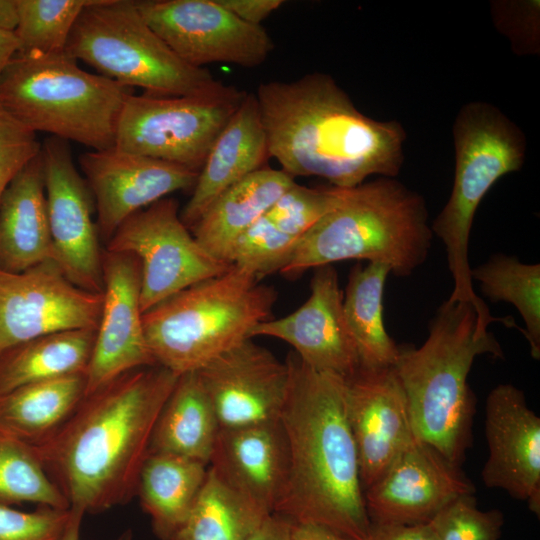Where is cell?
<instances>
[{
  "instance_id": "obj_22",
  "label": "cell",
  "mask_w": 540,
  "mask_h": 540,
  "mask_svg": "<svg viewBox=\"0 0 540 540\" xmlns=\"http://www.w3.org/2000/svg\"><path fill=\"white\" fill-rule=\"evenodd\" d=\"M208 467L262 512L275 513L290 475L289 446L280 419L220 428Z\"/></svg>"
},
{
  "instance_id": "obj_21",
  "label": "cell",
  "mask_w": 540,
  "mask_h": 540,
  "mask_svg": "<svg viewBox=\"0 0 540 540\" xmlns=\"http://www.w3.org/2000/svg\"><path fill=\"white\" fill-rule=\"evenodd\" d=\"M485 435L488 458L482 480L488 488L505 490L540 513V418L523 392L499 384L487 396Z\"/></svg>"
},
{
  "instance_id": "obj_27",
  "label": "cell",
  "mask_w": 540,
  "mask_h": 540,
  "mask_svg": "<svg viewBox=\"0 0 540 540\" xmlns=\"http://www.w3.org/2000/svg\"><path fill=\"white\" fill-rule=\"evenodd\" d=\"M208 465L191 459L150 453L137 483L143 510L155 535L173 540L186 522L207 477Z\"/></svg>"
},
{
  "instance_id": "obj_32",
  "label": "cell",
  "mask_w": 540,
  "mask_h": 540,
  "mask_svg": "<svg viewBox=\"0 0 540 540\" xmlns=\"http://www.w3.org/2000/svg\"><path fill=\"white\" fill-rule=\"evenodd\" d=\"M482 293L492 302L514 305L525 328L522 333L530 346L531 356L540 358V265L526 264L514 256L494 254L485 263L471 268Z\"/></svg>"
},
{
  "instance_id": "obj_44",
  "label": "cell",
  "mask_w": 540,
  "mask_h": 540,
  "mask_svg": "<svg viewBox=\"0 0 540 540\" xmlns=\"http://www.w3.org/2000/svg\"><path fill=\"white\" fill-rule=\"evenodd\" d=\"M290 538L291 540H355L326 526L305 522H291Z\"/></svg>"
},
{
  "instance_id": "obj_33",
  "label": "cell",
  "mask_w": 540,
  "mask_h": 540,
  "mask_svg": "<svg viewBox=\"0 0 540 540\" xmlns=\"http://www.w3.org/2000/svg\"><path fill=\"white\" fill-rule=\"evenodd\" d=\"M35 503L69 509L33 445L0 433V504Z\"/></svg>"
},
{
  "instance_id": "obj_1",
  "label": "cell",
  "mask_w": 540,
  "mask_h": 540,
  "mask_svg": "<svg viewBox=\"0 0 540 540\" xmlns=\"http://www.w3.org/2000/svg\"><path fill=\"white\" fill-rule=\"evenodd\" d=\"M178 377L161 365L124 373L85 395L33 445L69 508L102 512L136 495L155 423Z\"/></svg>"
},
{
  "instance_id": "obj_7",
  "label": "cell",
  "mask_w": 540,
  "mask_h": 540,
  "mask_svg": "<svg viewBox=\"0 0 540 540\" xmlns=\"http://www.w3.org/2000/svg\"><path fill=\"white\" fill-rule=\"evenodd\" d=\"M66 52L16 53L0 79V108L31 131L92 150L114 147L133 89L82 69Z\"/></svg>"
},
{
  "instance_id": "obj_17",
  "label": "cell",
  "mask_w": 540,
  "mask_h": 540,
  "mask_svg": "<svg viewBox=\"0 0 540 540\" xmlns=\"http://www.w3.org/2000/svg\"><path fill=\"white\" fill-rule=\"evenodd\" d=\"M344 385L361 484L366 490L417 438L394 367H359L344 378Z\"/></svg>"
},
{
  "instance_id": "obj_5",
  "label": "cell",
  "mask_w": 540,
  "mask_h": 540,
  "mask_svg": "<svg viewBox=\"0 0 540 540\" xmlns=\"http://www.w3.org/2000/svg\"><path fill=\"white\" fill-rule=\"evenodd\" d=\"M433 232L425 199L392 177L346 188L340 202L298 241L280 271L297 277L345 260L386 264L398 277L421 266Z\"/></svg>"
},
{
  "instance_id": "obj_36",
  "label": "cell",
  "mask_w": 540,
  "mask_h": 540,
  "mask_svg": "<svg viewBox=\"0 0 540 540\" xmlns=\"http://www.w3.org/2000/svg\"><path fill=\"white\" fill-rule=\"evenodd\" d=\"M346 188L307 187L296 181L265 216L282 232L298 240L342 199Z\"/></svg>"
},
{
  "instance_id": "obj_13",
  "label": "cell",
  "mask_w": 540,
  "mask_h": 540,
  "mask_svg": "<svg viewBox=\"0 0 540 540\" xmlns=\"http://www.w3.org/2000/svg\"><path fill=\"white\" fill-rule=\"evenodd\" d=\"M47 212L54 262L75 286L102 294L104 248L94 220L91 191L73 162L69 142H41Z\"/></svg>"
},
{
  "instance_id": "obj_30",
  "label": "cell",
  "mask_w": 540,
  "mask_h": 540,
  "mask_svg": "<svg viewBox=\"0 0 540 540\" xmlns=\"http://www.w3.org/2000/svg\"><path fill=\"white\" fill-rule=\"evenodd\" d=\"M390 268L380 262L357 263L343 295L344 316L354 341L359 367H394L399 346L386 331L383 295Z\"/></svg>"
},
{
  "instance_id": "obj_41",
  "label": "cell",
  "mask_w": 540,
  "mask_h": 540,
  "mask_svg": "<svg viewBox=\"0 0 540 540\" xmlns=\"http://www.w3.org/2000/svg\"><path fill=\"white\" fill-rule=\"evenodd\" d=\"M239 19L262 26V22L285 4L284 0H217Z\"/></svg>"
},
{
  "instance_id": "obj_25",
  "label": "cell",
  "mask_w": 540,
  "mask_h": 540,
  "mask_svg": "<svg viewBox=\"0 0 540 540\" xmlns=\"http://www.w3.org/2000/svg\"><path fill=\"white\" fill-rule=\"evenodd\" d=\"M294 182L283 170L266 165L218 195L190 231L209 254L231 265V254L240 236Z\"/></svg>"
},
{
  "instance_id": "obj_29",
  "label": "cell",
  "mask_w": 540,
  "mask_h": 540,
  "mask_svg": "<svg viewBox=\"0 0 540 540\" xmlns=\"http://www.w3.org/2000/svg\"><path fill=\"white\" fill-rule=\"evenodd\" d=\"M97 329H73L46 334L0 354V395L18 387L85 373Z\"/></svg>"
},
{
  "instance_id": "obj_4",
  "label": "cell",
  "mask_w": 540,
  "mask_h": 540,
  "mask_svg": "<svg viewBox=\"0 0 540 540\" xmlns=\"http://www.w3.org/2000/svg\"><path fill=\"white\" fill-rule=\"evenodd\" d=\"M503 358L468 302L445 301L420 347L399 346L394 366L403 387L415 437L460 465L471 445L475 396L468 375L477 356Z\"/></svg>"
},
{
  "instance_id": "obj_35",
  "label": "cell",
  "mask_w": 540,
  "mask_h": 540,
  "mask_svg": "<svg viewBox=\"0 0 540 540\" xmlns=\"http://www.w3.org/2000/svg\"><path fill=\"white\" fill-rule=\"evenodd\" d=\"M298 241L279 230L264 215L237 240L230 264L250 271L260 280L283 269Z\"/></svg>"
},
{
  "instance_id": "obj_19",
  "label": "cell",
  "mask_w": 540,
  "mask_h": 540,
  "mask_svg": "<svg viewBox=\"0 0 540 540\" xmlns=\"http://www.w3.org/2000/svg\"><path fill=\"white\" fill-rule=\"evenodd\" d=\"M220 428L279 420L290 369L267 348L247 339L196 371Z\"/></svg>"
},
{
  "instance_id": "obj_8",
  "label": "cell",
  "mask_w": 540,
  "mask_h": 540,
  "mask_svg": "<svg viewBox=\"0 0 540 540\" xmlns=\"http://www.w3.org/2000/svg\"><path fill=\"white\" fill-rule=\"evenodd\" d=\"M455 170L450 197L431 229L443 242L453 279L449 302H468L482 327L498 321L475 293L470 276L468 245L476 210L486 193L504 175L519 171L526 157L523 131L498 107L471 101L453 124Z\"/></svg>"
},
{
  "instance_id": "obj_12",
  "label": "cell",
  "mask_w": 540,
  "mask_h": 540,
  "mask_svg": "<svg viewBox=\"0 0 540 540\" xmlns=\"http://www.w3.org/2000/svg\"><path fill=\"white\" fill-rule=\"evenodd\" d=\"M135 4L168 47L197 68L212 63L255 68L274 49L262 26L239 19L217 0H135Z\"/></svg>"
},
{
  "instance_id": "obj_24",
  "label": "cell",
  "mask_w": 540,
  "mask_h": 540,
  "mask_svg": "<svg viewBox=\"0 0 540 540\" xmlns=\"http://www.w3.org/2000/svg\"><path fill=\"white\" fill-rule=\"evenodd\" d=\"M54 261L40 153L12 180L0 202V270L22 272Z\"/></svg>"
},
{
  "instance_id": "obj_3",
  "label": "cell",
  "mask_w": 540,
  "mask_h": 540,
  "mask_svg": "<svg viewBox=\"0 0 540 540\" xmlns=\"http://www.w3.org/2000/svg\"><path fill=\"white\" fill-rule=\"evenodd\" d=\"M286 361L290 383L280 421L289 446L290 475L275 513L366 540L371 521L347 417L344 378L308 367L293 351Z\"/></svg>"
},
{
  "instance_id": "obj_28",
  "label": "cell",
  "mask_w": 540,
  "mask_h": 540,
  "mask_svg": "<svg viewBox=\"0 0 540 540\" xmlns=\"http://www.w3.org/2000/svg\"><path fill=\"white\" fill-rule=\"evenodd\" d=\"M86 392L85 373L39 381L0 395V433L35 445L56 431Z\"/></svg>"
},
{
  "instance_id": "obj_23",
  "label": "cell",
  "mask_w": 540,
  "mask_h": 540,
  "mask_svg": "<svg viewBox=\"0 0 540 540\" xmlns=\"http://www.w3.org/2000/svg\"><path fill=\"white\" fill-rule=\"evenodd\" d=\"M267 136L255 93L241 104L213 142L198 173L192 194L180 211L190 229L224 190L266 166Z\"/></svg>"
},
{
  "instance_id": "obj_20",
  "label": "cell",
  "mask_w": 540,
  "mask_h": 540,
  "mask_svg": "<svg viewBox=\"0 0 540 540\" xmlns=\"http://www.w3.org/2000/svg\"><path fill=\"white\" fill-rule=\"evenodd\" d=\"M280 339L308 367L343 378L359 368V359L344 311L338 274L332 265L314 269L310 295L295 311L256 325L251 338Z\"/></svg>"
},
{
  "instance_id": "obj_10",
  "label": "cell",
  "mask_w": 540,
  "mask_h": 540,
  "mask_svg": "<svg viewBox=\"0 0 540 540\" xmlns=\"http://www.w3.org/2000/svg\"><path fill=\"white\" fill-rule=\"evenodd\" d=\"M246 93L225 84L198 96L159 97L132 92L118 116L114 147L199 173L213 142Z\"/></svg>"
},
{
  "instance_id": "obj_15",
  "label": "cell",
  "mask_w": 540,
  "mask_h": 540,
  "mask_svg": "<svg viewBox=\"0 0 540 540\" xmlns=\"http://www.w3.org/2000/svg\"><path fill=\"white\" fill-rule=\"evenodd\" d=\"M102 270V307L85 374V395L124 373L158 365L143 327L139 260L131 253L104 249Z\"/></svg>"
},
{
  "instance_id": "obj_40",
  "label": "cell",
  "mask_w": 540,
  "mask_h": 540,
  "mask_svg": "<svg viewBox=\"0 0 540 540\" xmlns=\"http://www.w3.org/2000/svg\"><path fill=\"white\" fill-rule=\"evenodd\" d=\"M40 150L36 133L0 108V202L12 180Z\"/></svg>"
},
{
  "instance_id": "obj_46",
  "label": "cell",
  "mask_w": 540,
  "mask_h": 540,
  "mask_svg": "<svg viewBox=\"0 0 540 540\" xmlns=\"http://www.w3.org/2000/svg\"><path fill=\"white\" fill-rule=\"evenodd\" d=\"M70 510V519L61 540H80V527L85 514L77 509L70 508ZM113 540H133L132 531L128 529Z\"/></svg>"
},
{
  "instance_id": "obj_18",
  "label": "cell",
  "mask_w": 540,
  "mask_h": 540,
  "mask_svg": "<svg viewBox=\"0 0 540 540\" xmlns=\"http://www.w3.org/2000/svg\"><path fill=\"white\" fill-rule=\"evenodd\" d=\"M473 483L432 446L416 439L364 490L371 523H428L454 499L474 494Z\"/></svg>"
},
{
  "instance_id": "obj_14",
  "label": "cell",
  "mask_w": 540,
  "mask_h": 540,
  "mask_svg": "<svg viewBox=\"0 0 540 540\" xmlns=\"http://www.w3.org/2000/svg\"><path fill=\"white\" fill-rule=\"evenodd\" d=\"M101 307L102 294L75 286L53 260L0 270V354L53 332L97 329Z\"/></svg>"
},
{
  "instance_id": "obj_34",
  "label": "cell",
  "mask_w": 540,
  "mask_h": 540,
  "mask_svg": "<svg viewBox=\"0 0 540 540\" xmlns=\"http://www.w3.org/2000/svg\"><path fill=\"white\" fill-rule=\"evenodd\" d=\"M17 53L66 52L72 29L91 0H14Z\"/></svg>"
},
{
  "instance_id": "obj_16",
  "label": "cell",
  "mask_w": 540,
  "mask_h": 540,
  "mask_svg": "<svg viewBox=\"0 0 540 540\" xmlns=\"http://www.w3.org/2000/svg\"><path fill=\"white\" fill-rule=\"evenodd\" d=\"M91 191L100 240L107 243L133 214L181 190L193 189L198 172L115 147L79 156Z\"/></svg>"
},
{
  "instance_id": "obj_42",
  "label": "cell",
  "mask_w": 540,
  "mask_h": 540,
  "mask_svg": "<svg viewBox=\"0 0 540 540\" xmlns=\"http://www.w3.org/2000/svg\"><path fill=\"white\" fill-rule=\"evenodd\" d=\"M366 540H437L428 523L377 524L371 523Z\"/></svg>"
},
{
  "instance_id": "obj_11",
  "label": "cell",
  "mask_w": 540,
  "mask_h": 540,
  "mask_svg": "<svg viewBox=\"0 0 540 540\" xmlns=\"http://www.w3.org/2000/svg\"><path fill=\"white\" fill-rule=\"evenodd\" d=\"M135 255L141 267L142 312L230 265L209 254L180 217L178 201L163 198L129 217L105 248Z\"/></svg>"
},
{
  "instance_id": "obj_45",
  "label": "cell",
  "mask_w": 540,
  "mask_h": 540,
  "mask_svg": "<svg viewBox=\"0 0 540 540\" xmlns=\"http://www.w3.org/2000/svg\"><path fill=\"white\" fill-rule=\"evenodd\" d=\"M18 49V41L14 32L0 28V79Z\"/></svg>"
},
{
  "instance_id": "obj_39",
  "label": "cell",
  "mask_w": 540,
  "mask_h": 540,
  "mask_svg": "<svg viewBox=\"0 0 540 540\" xmlns=\"http://www.w3.org/2000/svg\"><path fill=\"white\" fill-rule=\"evenodd\" d=\"M70 515V508L26 512L0 504V540H61Z\"/></svg>"
},
{
  "instance_id": "obj_47",
  "label": "cell",
  "mask_w": 540,
  "mask_h": 540,
  "mask_svg": "<svg viewBox=\"0 0 540 540\" xmlns=\"http://www.w3.org/2000/svg\"><path fill=\"white\" fill-rule=\"evenodd\" d=\"M16 26L14 0H0V28L13 31Z\"/></svg>"
},
{
  "instance_id": "obj_31",
  "label": "cell",
  "mask_w": 540,
  "mask_h": 540,
  "mask_svg": "<svg viewBox=\"0 0 540 540\" xmlns=\"http://www.w3.org/2000/svg\"><path fill=\"white\" fill-rule=\"evenodd\" d=\"M268 515L227 487L208 467L190 515L173 540H247Z\"/></svg>"
},
{
  "instance_id": "obj_26",
  "label": "cell",
  "mask_w": 540,
  "mask_h": 540,
  "mask_svg": "<svg viewBox=\"0 0 540 540\" xmlns=\"http://www.w3.org/2000/svg\"><path fill=\"white\" fill-rule=\"evenodd\" d=\"M220 424L196 371L179 375L155 423L150 453L209 465Z\"/></svg>"
},
{
  "instance_id": "obj_2",
  "label": "cell",
  "mask_w": 540,
  "mask_h": 540,
  "mask_svg": "<svg viewBox=\"0 0 540 540\" xmlns=\"http://www.w3.org/2000/svg\"><path fill=\"white\" fill-rule=\"evenodd\" d=\"M269 157L293 177L317 176L353 188L372 175L395 178L406 131L360 112L330 75L261 83L255 93Z\"/></svg>"
},
{
  "instance_id": "obj_9",
  "label": "cell",
  "mask_w": 540,
  "mask_h": 540,
  "mask_svg": "<svg viewBox=\"0 0 540 540\" xmlns=\"http://www.w3.org/2000/svg\"><path fill=\"white\" fill-rule=\"evenodd\" d=\"M66 53L152 96H198L224 85L206 68L180 59L146 23L135 0H91L76 20Z\"/></svg>"
},
{
  "instance_id": "obj_43",
  "label": "cell",
  "mask_w": 540,
  "mask_h": 540,
  "mask_svg": "<svg viewBox=\"0 0 540 540\" xmlns=\"http://www.w3.org/2000/svg\"><path fill=\"white\" fill-rule=\"evenodd\" d=\"M291 522L277 514L268 515L247 540H291Z\"/></svg>"
},
{
  "instance_id": "obj_38",
  "label": "cell",
  "mask_w": 540,
  "mask_h": 540,
  "mask_svg": "<svg viewBox=\"0 0 540 540\" xmlns=\"http://www.w3.org/2000/svg\"><path fill=\"white\" fill-rule=\"evenodd\" d=\"M539 3L538 0H496L490 4L496 29L509 40L517 55L540 52Z\"/></svg>"
},
{
  "instance_id": "obj_37",
  "label": "cell",
  "mask_w": 540,
  "mask_h": 540,
  "mask_svg": "<svg viewBox=\"0 0 540 540\" xmlns=\"http://www.w3.org/2000/svg\"><path fill=\"white\" fill-rule=\"evenodd\" d=\"M428 524L437 540H499L504 516L496 509H478L469 494L448 503Z\"/></svg>"
},
{
  "instance_id": "obj_6",
  "label": "cell",
  "mask_w": 540,
  "mask_h": 540,
  "mask_svg": "<svg viewBox=\"0 0 540 540\" xmlns=\"http://www.w3.org/2000/svg\"><path fill=\"white\" fill-rule=\"evenodd\" d=\"M277 291L250 271L230 265L143 313V327L158 365L181 375L197 371L271 318Z\"/></svg>"
}]
</instances>
